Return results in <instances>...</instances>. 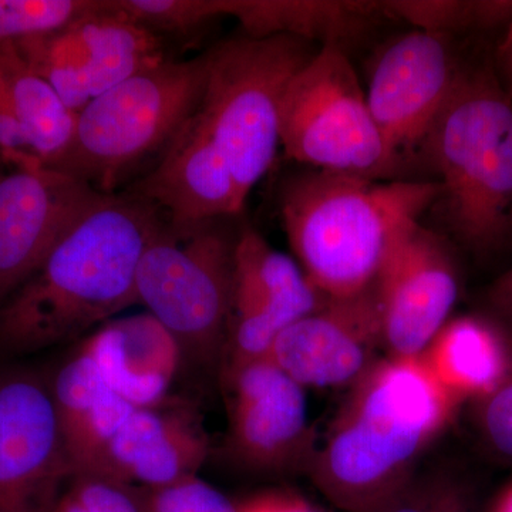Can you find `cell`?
Masks as SVG:
<instances>
[{
    "instance_id": "cell-1",
    "label": "cell",
    "mask_w": 512,
    "mask_h": 512,
    "mask_svg": "<svg viewBox=\"0 0 512 512\" xmlns=\"http://www.w3.org/2000/svg\"><path fill=\"white\" fill-rule=\"evenodd\" d=\"M165 218L153 202L110 195L0 303V353L73 342L138 303V262Z\"/></svg>"
},
{
    "instance_id": "cell-2",
    "label": "cell",
    "mask_w": 512,
    "mask_h": 512,
    "mask_svg": "<svg viewBox=\"0 0 512 512\" xmlns=\"http://www.w3.org/2000/svg\"><path fill=\"white\" fill-rule=\"evenodd\" d=\"M458 400L421 357L379 359L350 386L308 476L343 512H379L417 473Z\"/></svg>"
},
{
    "instance_id": "cell-3",
    "label": "cell",
    "mask_w": 512,
    "mask_h": 512,
    "mask_svg": "<svg viewBox=\"0 0 512 512\" xmlns=\"http://www.w3.org/2000/svg\"><path fill=\"white\" fill-rule=\"evenodd\" d=\"M440 195L434 180L375 181L309 168L282 184L279 212L309 281L328 298H352L375 286Z\"/></svg>"
},
{
    "instance_id": "cell-4",
    "label": "cell",
    "mask_w": 512,
    "mask_h": 512,
    "mask_svg": "<svg viewBox=\"0 0 512 512\" xmlns=\"http://www.w3.org/2000/svg\"><path fill=\"white\" fill-rule=\"evenodd\" d=\"M419 157L464 247L490 254L512 235V99L488 69L463 67Z\"/></svg>"
},
{
    "instance_id": "cell-5",
    "label": "cell",
    "mask_w": 512,
    "mask_h": 512,
    "mask_svg": "<svg viewBox=\"0 0 512 512\" xmlns=\"http://www.w3.org/2000/svg\"><path fill=\"white\" fill-rule=\"evenodd\" d=\"M237 217L173 224L168 217L148 242L136 274L137 302L167 329L181 360L221 366L227 349Z\"/></svg>"
},
{
    "instance_id": "cell-6",
    "label": "cell",
    "mask_w": 512,
    "mask_h": 512,
    "mask_svg": "<svg viewBox=\"0 0 512 512\" xmlns=\"http://www.w3.org/2000/svg\"><path fill=\"white\" fill-rule=\"evenodd\" d=\"M205 83V53L183 62L165 59L134 74L77 114L72 143L53 170L116 194L138 165L163 156L200 106Z\"/></svg>"
},
{
    "instance_id": "cell-7",
    "label": "cell",
    "mask_w": 512,
    "mask_h": 512,
    "mask_svg": "<svg viewBox=\"0 0 512 512\" xmlns=\"http://www.w3.org/2000/svg\"><path fill=\"white\" fill-rule=\"evenodd\" d=\"M319 49L291 36L244 35L205 52L207 83L195 116L227 163L245 202L281 147L286 89Z\"/></svg>"
},
{
    "instance_id": "cell-8",
    "label": "cell",
    "mask_w": 512,
    "mask_h": 512,
    "mask_svg": "<svg viewBox=\"0 0 512 512\" xmlns=\"http://www.w3.org/2000/svg\"><path fill=\"white\" fill-rule=\"evenodd\" d=\"M286 157L312 170L392 181L407 164L380 133L348 53L320 47L293 76L281 109Z\"/></svg>"
},
{
    "instance_id": "cell-9",
    "label": "cell",
    "mask_w": 512,
    "mask_h": 512,
    "mask_svg": "<svg viewBox=\"0 0 512 512\" xmlns=\"http://www.w3.org/2000/svg\"><path fill=\"white\" fill-rule=\"evenodd\" d=\"M15 45L30 69L76 114L117 84L167 59L161 37L111 12L106 0L96 13L59 32Z\"/></svg>"
},
{
    "instance_id": "cell-10",
    "label": "cell",
    "mask_w": 512,
    "mask_h": 512,
    "mask_svg": "<svg viewBox=\"0 0 512 512\" xmlns=\"http://www.w3.org/2000/svg\"><path fill=\"white\" fill-rule=\"evenodd\" d=\"M451 37L413 29L377 53L366 97L380 133L407 164L419 157L463 66Z\"/></svg>"
},
{
    "instance_id": "cell-11",
    "label": "cell",
    "mask_w": 512,
    "mask_h": 512,
    "mask_svg": "<svg viewBox=\"0 0 512 512\" xmlns=\"http://www.w3.org/2000/svg\"><path fill=\"white\" fill-rule=\"evenodd\" d=\"M72 474L50 380L0 377V512L55 511Z\"/></svg>"
},
{
    "instance_id": "cell-12",
    "label": "cell",
    "mask_w": 512,
    "mask_h": 512,
    "mask_svg": "<svg viewBox=\"0 0 512 512\" xmlns=\"http://www.w3.org/2000/svg\"><path fill=\"white\" fill-rule=\"evenodd\" d=\"M222 383L229 394L228 451L261 473H309L318 440L305 387L269 357L242 366Z\"/></svg>"
},
{
    "instance_id": "cell-13",
    "label": "cell",
    "mask_w": 512,
    "mask_h": 512,
    "mask_svg": "<svg viewBox=\"0 0 512 512\" xmlns=\"http://www.w3.org/2000/svg\"><path fill=\"white\" fill-rule=\"evenodd\" d=\"M110 195L42 163L0 177V303Z\"/></svg>"
},
{
    "instance_id": "cell-14",
    "label": "cell",
    "mask_w": 512,
    "mask_h": 512,
    "mask_svg": "<svg viewBox=\"0 0 512 512\" xmlns=\"http://www.w3.org/2000/svg\"><path fill=\"white\" fill-rule=\"evenodd\" d=\"M375 292L387 356L420 357L460 296L453 252L440 235L417 224L384 265Z\"/></svg>"
},
{
    "instance_id": "cell-15",
    "label": "cell",
    "mask_w": 512,
    "mask_h": 512,
    "mask_svg": "<svg viewBox=\"0 0 512 512\" xmlns=\"http://www.w3.org/2000/svg\"><path fill=\"white\" fill-rule=\"evenodd\" d=\"M383 349L375 286L286 326L269 359L302 387L353 386Z\"/></svg>"
},
{
    "instance_id": "cell-16",
    "label": "cell",
    "mask_w": 512,
    "mask_h": 512,
    "mask_svg": "<svg viewBox=\"0 0 512 512\" xmlns=\"http://www.w3.org/2000/svg\"><path fill=\"white\" fill-rule=\"evenodd\" d=\"M123 192L153 202L173 224L238 217L245 207L227 163L195 113L156 167Z\"/></svg>"
},
{
    "instance_id": "cell-17",
    "label": "cell",
    "mask_w": 512,
    "mask_h": 512,
    "mask_svg": "<svg viewBox=\"0 0 512 512\" xmlns=\"http://www.w3.org/2000/svg\"><path fill=\"white\" fill-rule=\"evenodd\" d=\"M210 454V439L192 406L168 400L138 407L117 431L104 474L153 490L197 476Z\"/></svg>"
},
{
    "instance_id": "cell-18",
    "label": "cell",
    "mask_w": 512,
    "mask_h": 512,
    "mask_svg": "<svg viewBox=\"0 0 512 512\" xmlns=\"http://www.w3.org/2000/svg\"><path fill=\"white\" fill-rule=\"evenodd\" d=\"M82 345L107 386L131 406L151 407L167 400L181 363L180 350L150 313L109 320Z\"/></svg>"
},
{
    "instance_id": "cell-19",
    "label": "cell",
    "mask_w": 512,
    "mask_h": 512,
    "mask_svg": "<svg viewBox=\"0 0 512 512\" xmlns=\"http://www.w3.org/2000/svg\"><path fill=\"white\" fill-rule=\"evenodd\" d=\"M221 16L254 39L291 36L348 53L382 22L379 2L352 0H218Z\"/></svg>"
},
{
    "instance_id": "cell-20",
    "label": "cell",
    "mask_w": 512,
    "mask_h": 512,
    "mask_svg": "<svg viewBox=\"0 0 512 512\" xmlns=\"http://www.w3.org/2000/svg\"><path fill=\"white\" fill-rule=\"evenodd\" d=\"M420 357L458 400L483 399L503 382L512 365L505 330L474 316L448 320Z\"/></svg>"
},
{
    "instance_id": "cell-21",
    "label": "cell",
    "mask_w": 512,
    "mask_h": 512,
    "mask_svg": "<svg viewBox=\"0 0 512 512\" xmlns=\"http://www.w3.org/2000/svg\"><path fill=\"white\" fill-rule=\"evenodd\" d=\"M234 286L261 303L282 330L318 311L330 299L309 281L295 259L276 251L249 225L239 228Z\"/></svg>"
},
{
    "instance_id": "cell-22",
    "label": "cell",
    "mask_w": 512,
    "mask_h": 512,
    "mask_svg": "<svg viewBox=\"0 0 512 512\" xmlns=\"http://www.w3.org/2000/svg\"><path fill=\"white\" fill-rule=\"evenodd\" d=\"M0 73L8 84L33 154L45 167L55 168L72 143L77 114L67 109L52 86L30 69L15 43H0Z\"/></svg>"
},
{
    "instance_id": "cell-23",
    "label": "cell",
    "mask_w": 512,
    "mask_h": 512,
    "mask_svg": "<svg viewBox=\"0 0 512 512\" xmlns=\"http://www.w3.org/2000/svg\"><path fill=\"white\" fill-rule=\"evenodd\" d=\"M386 19L416 30L451 37L454 33L494 29L512 19L511 0H394L379 2Z\"/></svg>"
},
{
    "instance_id": "cell-24",
    "label": "cell",
    "mask_w": 512,
    "mask_h": 512,
    "mask_svg": "<svg viewBox=\"0 0 512 512\" xmlns=\"http://www.w3.org/2000/svg\"><path fill=\"white\" fill-rule=\"evenodd\" d=\"M100 6L101 0H0V43L52 35Z\"/></svg>"
},
{
    "instance_id": "cell-25",
    "label": "cell",
    "mask_w": 512,
    "mask_h": 512,
    "mask_svg": "<svg viewBox=\"0 0 512 512\" xmlns=\"http://www.w3.org/2000/svg\"><path fill=\"white\" fill-rule=\"evenodd\" d=\"M120 18L163 39L190 36L221 18L218 0H106Z\"/></svg>"
},
{
    "instance_id": "cell-26",
    "label": "cell",
    "mask_w": 512,
    "mask_h": 512,
    "mask_svg": "<svg viewBox=\"0 0 512 512\" xmlns=\"http://www.w3.org/2000/svg\"><path fill=\"white\" fill-rule=\"evenodd\" d=\"M53 512H147V488L110 474L77 471L64 484Z\"/></svg>"
},
{
    "instance_id": "cell-27",
    "label": "cell",
    "mask_w": 512,
    "mask_h": 512,
    "mask_svg": "<svg viewBox=\"0 0 512 512\" xmlns=\"http://www.w3.org/2000/svg\"><path fill=\"white\" fill-rule=\"evenodd\" d=\"M379 512H471L470 497L446 473L414 474Z\"/></svg>"
},
{
    "instance_id": "cell-28",
    "label": "cell",
    "mask_w": 512,
    "mask_h": 512,
    "mask_svg": "<svg viewBox=\"0 0 512 512\" xmlns=\"http://www.w3.org/2000/svg\"><path fill=\"white\" fill-rule=\"evenodd\" d=\"M147 512H239V503L191 476L147 490Z\"/></svg>"
},
{
    "instance_id": "cell-29",
    "label": "cell",
    "mask_w": 512,
    "mask_h": 512,
    "mask_svg": "<svg viewBox=\"0 0 512 512\" xmlns=\"http://www.w3.org/2000/svg\"><path fill=\"white\" fill-rule=\"evenodd\" d=\"M477 402L478 429L485 446L512 463V365L503 382Z\"/></svg>"
},
{
    "instance_id": "cell-30",
    "label": "cell",
    "mask_w": 512,
    "mask_h": 512,
    "mask_svg": "<svg viewBox=\"0 0 512 512\" xmlns=\"http://www.w3.org/2000/svg\"><path fill=\"white\" fill-rule=\"evenodd\" d=\"M0 157L15 168L40 163L20 124L5 77L0 73Z\"/></svg>"
},
{
    "instance_id": "cell-31",
    "label": "cell",
    "mask_w": 512,
    "mask_h": 512,
    "mask_svg": "<svg viewBox=\"0 0 512 512\" xmlns=\"http://www.w3.org/2000/svg\"><path fill=\"white\" fill-rule=\"evenodd\" d=\"M239 512H322L301 495L272 491L239 503Z\"/></svg>"
},
{
    "instance_id": "cell-32",
    "label": "cell",
    "mask_w": 512,
    "mask_h": 512,
    "mask_svg": "<svg viewBox=\"0 0 512 512\" xmlns=\"http://www.w3.org/2000/svg\"><path fill=\"white\" fill-rule=\"evenodd\" d=\"M487 303L497 325L512 333V266L501 275L487 293Z\"/></svg>"
},
{
    "instance_id": "cell-33",
    "label": "cell",
    "mask_w": 512,
    "mask_h": 512,
    "mask_svg": "<svg viewBox=\"0 0 512 512\" xmlns=\"http://www.w3.org/2000/svg\"><path fill=\"white\" fill-rule=\"evenodd\" d=\"M497 56L501 73V77H498V79L503 84L505 92L510 94L512 99V19L507 25L503 43L498 47Z\"/></svg>"
},
{
    "instance_id": "cell-34",
    "label": "cell",
    "mask_w": 512,
    "mask_h": 512,
    "mask_svg": "<svg viewBox=\"0 0 512 512\" xmlns=\"http://www.w3.org/2000/svg\"><path fill=\"white\" fill-rule=\"evenodd\" d=\"M491 512H512V484L497 498Z\"/></svg>"
},
{
    "instance_id": "cell-35",
    "label": "cell",
    "mask_w": 512,
    "mask_h": 512,
    "mask_svg": "<svg viewBox=\"0 0 512 512\" xmlns=\"http://www.w3.org/2000/svg\"><path fill=\"white\" fill-rule=\"evenodd\" d=\"M505 333H507L508 342H510L511 352H512V333H510V332H505Z\"/></svg>"
}]
</instances>
